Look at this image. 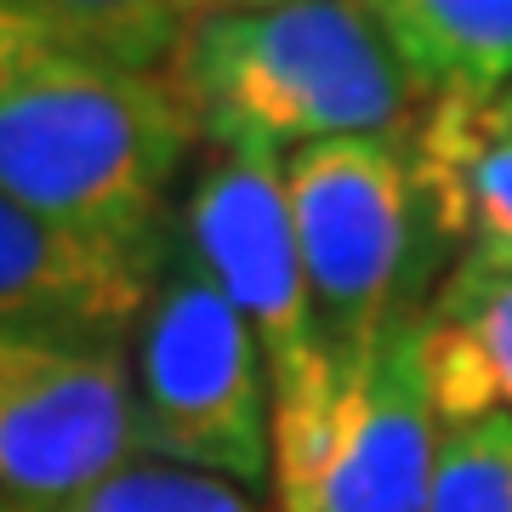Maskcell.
<instances>
[{
	"label": "cell",
	"instance_id": "obj_1",
	"mask_svg": "<svg viewBox=\"0 0 512 512\" xmlns=\"http://www.w3.org/2000/svg\"><path fill=\"white\" fill-rule=\"evenodd\" d=\"M200 143L296 154L336 137L410 131L416 86L353 0H291L194 18L165 63Z\"/></svg>",
	"mask_w": 512,
	"mask_h": 512
},
{
	"label": "cell",
	"instance_id": "obj_2",
	"mask_svg": "<svg viewBox=\"0 0 512 512\" xmlns=\"http://www.w3.org/2000/svg\"><path fill=\"white\" fill-rule=\"evenodd\" d=\"M200 131L165 74L69 63L0 103V194L80 239L154 262Z\"/></svg>",
	"mask_w": 512,
	"mask_h": 512
},
{
	"label": "cell",
	"instance_id": "obj_3",
	"mask_svg": "<svg viewBox=\"0 0 512 512\" xmlns=\"http://www.w3.org/2000/svg\"><path fill=\"white\" fill-rule=\"evenodd\" d=\"M410 131L336 137L285 154L296 251L336 382L359 376L456 268V251L421 194Z\"/></svg>",
	"mask_w": 512,
	"mask_h": 512
},
{
	"label": "cell",
	"instance_id": "obj_4",
	"mask_svg": "<svg viewBox=\"0 0 512 512\" xmlns=\"http://www.w3.org/2000/svg\"><path fill=\"white\" fill-rule=\"evenodd\" d=\"M131 393L148 461L274 490V387L251 325L171 228L131 330Z\"/></svg>",
	"mask_w": 512,
	"mask_h": 512
},
{
	"label": "cell",
	"instance_id": "obj_5",
	"mask_svg": "<svg viewBox=\"0 0 512 512\" xmlns=\"http://www.w3.org/2000/svg\"><path fill=\"white\" fill-rule=\"evenodd\" d=\"M177 222L262 348L274 387V427L313 416L330 399L336 376L319 348L308 274L296 251L285 154L256 143H200Z\"/></svg>",
	"mask_w": 512,
	"mask_h": 512
},
{
	"label": "cell",
	"instance_id": "obj_6",
	"mask_svg": "<svg viewBox=\"0 0 512 512\" xmlns=\"http://www.w3.org/2000/svg\"><path fill=\"white\" fill-rule=\"evenodd\" d=\"M444 421L427 393L416 319L313 416L274 427L279 512H427Z\"/></svg>",
	"mask_w": 512,
	"mask_h": 512
},
{
	"label": "cell",
	"instance_id": "obj_7",
	"mask_svg": "<svg viewBox=\"0 0 512 512\" xmlns=\"http://www.w3.org/2000/svg\"><path fill=\"white\" fill-rule=\"evenodd\" d=\"M143 456L126 348L0 336V501L63 512Z\"/></svg>",
	"mask_w": 512,
	"mask_h": 512
},
{
	"label": "cell",
	"instance_id": "obj_8",
	"mask_svg": "<svg viewBox=\"0 0 512 512\" xmlns=\"http://www.w3.org/2000/svg\"><path fill=\"white\" fill-rule=\"evenodd\" d=\"M154 262L80 239L0 194V336L131 348Z\"/></svg>",
	"mask_w": 512,
	"mask_h": 512
},
{
	"label": "cell",
	"instance_id": "obj_9",
	"mask_svg": "<svg viewBox=\"0 0 512 512\" xmlns=\"http://www.w3.org/2000/svg\"><path fill=\"white\" fill-rule=\"evenodd\" d=\"M410 148L456 262L512 268V126L495 114V97L421 103Z\"/></svg>",
	"mask_w": 512,
	"mask_h": 512
},
{
	"label": "cell",
	"instance_id": "obj_10",
	"mask_svg": "<svg viewBox=\"0 0 512 512\" xmlns=\"http://www.w3.org/2000/svg\"><path fill=\"white\" fill-rule=\"evenodd\" d=\"M416 342L444 427L512 421V268L456 262L416 313Z\"/></svg>",
	"mask_w": 512,
	"mask_h": 512
},
{
	"label": "cell",
	"instance_id": "obj_11",
	"mask_svg": "<svg viewBox=\"0 0 512 512\" xmlns=\"http://www.w3.org/2000/svg\"><path fill=\"white\" fill-rule=\"evenodd\" d=\"M421 103L512 86V0H353Z\"/></svg>",
	"mask_w": 512,
	"mask_h": 512
},
{
	"label": "cell",
	"instance_id": "obj_12",
	"mask_svg": "<svg viewBox=\"0 0 512 512\" xmlns=\"http://www.w3.org/2000/svg\"><path fill=\"white\" fill-rule=\"evenodd\" d=\"M0 6L52 29L86 63L137 74H165V63L188 29L177 0H0Z\"/></svg>",
	"mask_w": 512,
	"mask_h": 512
},
{
	"label": "cell",
	"instance_id": "obj_13",
	"mask_svg": "<svg viewBox=\"0 0 512 512\" xmlns=\"http://www.w3.org/2000/svg\"><path fill=\"white\" fill-rule=\"evenodd\" d=\"M63 512H279V507H268L262 495L234 484V478L137 456L131 467L103 478L97 490H86Z\"/></svg>",
	"mask_w": 512,
	"mask_h": 512
},
{
	"label": "cell",
	"instance_id": "obj_14",
	"mask_svg": "<svg viewBox=\"0 0 512 512\" xmlns=\"http://www.w3.org/2000/svg\"><path fill=\"white\" fill-rule=\"evenodd\" d=\"M427 512H512V421L444 427Z\"/></svg>",
	"mask_w": 512,
	"mask_h": 512
},
{
	"label": "cell",
	"instance_id": "obj_15",
	"mask_svg": "<svg viewBox=\"0 0 512 512\" xmlns=\"http://www.w3.org/2000/svg\"><path fill=\"white\" fill-rule=\"evenodd\" d=\"M69 63H86V57H74L69 46H63L52 29H40L35 18L0 6V103L18 97L23 86H35L40 74L69 69Z\"/></svg>",
	"mask_w": 512,
	"mask_h": 512
},
{
	"label": "cell",
	"instance_id": "obj_16",
	"mask_svg": "<svg viewBox=\"0 0 512 512\" xmlns=\"http://www.w3.org/2000/svg\"><path fill=\"white\" fill-rule=\"evenodd\" d=\"M256 6H291V0H177V12H183L188 23L217 18V12H256Z\"/></svg>",
	"mask_w": 512,
	"mask_h": 512
},
{
	"label": "cell",
	"instance_id": "obj_17",
	"mask_svg": "<svg viewBox=\"0 0 512 512\" xmlns=\"http://www.w3.org/2000/svg\"><path fill=\"white\" fill-rule=\"evenodd\" d=\"M495 114H501V120H507V126H512V86H507V92H501V97H495Z\"/></svg>",
	"mask_w": 512,
	"mask_h": 512
},
{
	"label": "cell",
	"instance_id": "obj_18",
	"mask_svg": "<svg viewBox=\"0 0 512 512\" xmlns=\"http://www.w3.org/2000/svg\"><path fill=\"white\" fill-rule=\"evenodd\" d=\"M0 512H12V501H0Z\"/></svg>",
	"mask_w": 512,
	"mask_h": 512
}]
</instances>
